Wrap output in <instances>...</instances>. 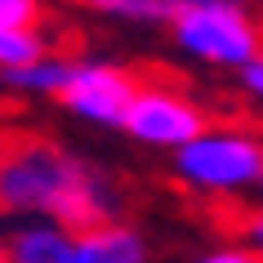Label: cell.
Listing matches in <instances>:
<instances>
[{
	"mask_svg": "<svg viewBox=\"0 0 263 263\" xmlns=\"http://www.w3.org/2000/svg\"><path fill=\"white\" fill-rule=\"evenodd\" d=\"M0 210L81 236L116 223V187L54 139L0 134Z\"/></svg>",
	"mask_w": 263,
	"mask_h": 263,
	"instance_id": "cell-1",
	"label": "cell"
},
{
	"mask_svg": "<svg viewBox=\"0 0 263 263\" xmlns=\"http://www.w3.org/2000/svg\"><path fill=\"white\" fill-rule=\"evenodd\" d=\"M170 31L183 45V54L201 58L210 67L246 71L263 54L259 23L250 18V9H241L232 0H183Z\"/></svg>",
	"mask_w": 263,
	"mask_h": 263,
	"instance_id": "cell-2",
	"label": "cell"
},
{
	"mask_svg": "<svg viewBox=\"0 0 263 263\" xmlns=\"http://www.w3.org/2000/svg\"><path fill=\"white\" fill-rule=\"evenodd\" d=\"M174 174L196 192H246L263 183V143L250 129H205L183 152Z\"/></svg>",
	"mask_w": 263,
	"mask_h": 263,
	"instance_id": "cell-3",
	"label": "cell"
},
{
	"mask_svg": "<svg viewBox=\"0 0 263 263\" xmlns=\"http://www.w3.org/2000/svg\"><path fill=\"white\" fill-rule=\"evenodd\" d=\"M121 129L134 143L183 152L192 139L205 134L210 125H205V111L196 107L183 89H174V85H139V94H134L129 111H125Z\"/></svg>",
	"mask_w": 263,
	"mask_h": 263,
	"instance_id": "cell-4",
	"label": "cell"
},
{
	"mask_svg": "<svg viewBox=\"0 0 263 263\" xmlns=\"http://www.w3.org/2000/svg\"><path fill=\"white\" fill-rule=\"evenodd\" d=\"M139 85L125 67L107 63V58H76L71 63V76L63 85L58 103L67 111H76L81 121H94V125H121Z\"/></svg>",
	"mask_w": 263,
	"mask_h": 263,
	"instance_id": "cell-5",
	"label": "cell"
},
{
	"mask_svg": "<svg viewBox=\"0 0 263 263\" xmlns=\"http://www.w3.org/2000/svg\"><path fill=\"white\" fill-rule=\"evenodd\" d=\"M71 263H147V241L125 223H107L76 236Z\"/></svg>",
	"mask_w": 263,
	"mask_h": 263,
	"instance_id": "cell-6",
	"label": "cell"
},
{
	"mask_svg": "<svg viewBox=\"0 0 263 263\" xmlns=\"http://www.w3.org/2000/svg\"><path fill=\"white\" fill-rule=\"evenodd\" d=\"M71 246H76V236L54 223H18L5 236L9 263H71Z\"/></svg>",
	"mask_w": 263,
	"mask_h": 263,
	"instance_id": "cell-7",
	"label": "cell"
},
{
	"mask_svg": "<svg viewBox=\"0 0 263 263\" xmlns=\"http://www.w3.org/2000/svg\"><path fill=\"white\" fill-rule=\"evenodd\" d=\"M71 63H76L71 54H54V49H49L45 58H36V63H27V67L5 71L0 85H5V89H18V94L58 98V94H63V85H67V76H71Z\"/></svg>",
	"mask_w": 263,
	"mask_h": 263,
	"instance_id": "cell-8",
	"label": "cell"
},
{
	"mask_svg": "<svg viewBox=\"0 0 263 263\" xmlns=\"http://www.w3.org/2000/svg\"><path fill=\"white\" fill-rule=\"evenodd\" d=\"M183 0H103L94 5L103 18H125V23H147V27H174Z\"/></svg>",
	"mask_w": 263,
	"mask_h": 263,
	"instance_id": "cell-9",
	"label": "cell"
},
{
	"mask_svg": "<svg viewBox=\"0 0 263 263\" xmlns=\"http://www.w3.org/2000/svg\"><path fill=\"white\" fill-rule=\"evenodd\" d=\"M49 54V41L41 31H0V76L14 67H27Z\"/></svg>",
	"mask_w": 263,
	"mask_h": 263,
	"instance_id": "cell-10",
	"label": "cell"
},
{
	"mask_svg": "<svg viewBox=\"0 0 263 263\" xmlns=\"http://www.w3.org/2000/svg\"><path fill=\"white\" fill-rule=\"evenodd\" d=\"M41 5L31 0H0V31H36Z\"/></svg>",
	"mask_w": 263,
	"mask_h": 263,
	"instance_id": "cell-11",
	"label": "cell"
},
{
	"mask_svg": "<svg viewBox=\"0 0 263 263\" xmlns=\"http://www.w3.org/2000/svg\"><path fill=\"white\" fill-rule=\"evenodd\" d=\"M236 232H241V241H246V250H250V254H259V259H263V210L246 214Z\"/></svg>",
	"mask_w": 263,
	"mask_h": 263,
	"instance_id": "cell-12",
	"label": "cell"
},
{
	"mask_svg": "<svg viewBox=\"0 0 263 263\" xmlns=\"http://www.w3.org/2000/svg\"><path fill=\"white\" fill-rule=\"evenodd\" d=\"M196 263H263L259 254H250L246 246H228V250H210V254H201Z\"/></svg>",
	"mask_w": 263,
	"mask_h": 263,
	"instance_id": "cell-13",
	"label": "cell"
},
{
	"mask_svg": "<svg viewBox=\"0 0 263 263\" xmlns=\"http://www.w3.org/2000/svg\"><path fill=\"white\" fill-rule=\"evenodd\" d=\"M241 85L250 89V98H259V103H263V54L254 58L246 71H241Z\"/></svg>",
	"mask_w": 263,
	"mask_h": 263,
	"instance_id": "cell-14",
	"label": "cell"
},
{
	"mask_svg": "<svg viewBox=\"0 0 263 263\" xmlns=\"http://www.w3.org/2000/svg\"><path fill=\"white\" fill-rule=\"evenodd\" d=\"M0 263H9V254H5V241H0Z\"/></svg>",
	"mask_w": 263,
	"mask_h": 263,
	"instance_id": "cell-15",
	"label": "cell"
},
{
	"mask_svg": "<svg viewBox=\"0 0 263 263\" xmlns=\"http://www.w3.org/2000/svg\"><path fill=\"white\" fill-rule=\"evenodd\" d=\"M259 187H263V183H259Z\"/></svg>",
	"mask_w": 263,
	"mask_h": 263,
	"instance_id": "cell-16",
	"label": "cell"
}]
</instances>
